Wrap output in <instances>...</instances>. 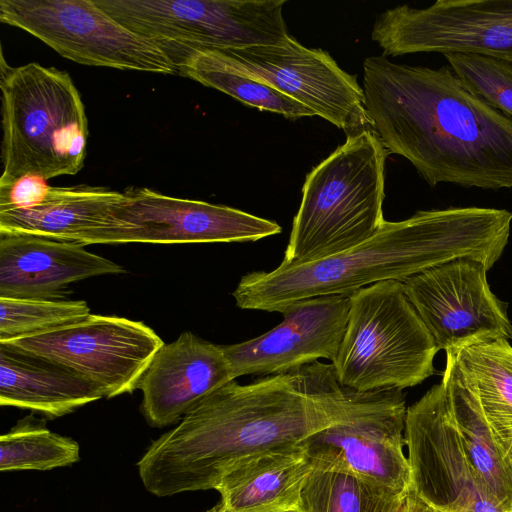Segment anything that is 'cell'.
I'll return each instance as SVG.
<instances>
[{
  "label": "cell",
  "mask_w": 512,
  "mask_h": 512,
  "mask_svg": "<svg viewBox=\"0 0 512 512\" xmlns=\"http://www.w3.org/2000/svg\"><path fill=\"white\" fill-rule=\"evenodd\" d=\"M372 395L343 387L332 363L319 361L245 385L232 380L149 445L137 462L140 479L157 497L215 489L241 460L345 422Z\"/></svg>",
  "instance_id": "cell-1"
},
{
  "label": "cell",
  "mask_w": 512,
  "mask_h": 512,
  "mask_svg": "<svg viewBox=\"0 0 512 512\" xmlns=\"http://www.w3.org/2000/svg\"><path fill=\"white\" fill-rule=\"evenodd\" d=\"M362 89L385 148L406 158L430 186L512 188V117L470 91L451 67L370 56Z\"/></svg>",
  "instance_id": "cell-2"
},
{
  "label": "cell",
  "mask_w": 512,
  "mask_h": 512,
  "mask_svg": "<svg viewBox=\"0 0 512 512\" xmlns=\"http://www.w3.org/2000/svg\"><path fill=\"white\" fill-rule=\"evenodd\" d=\"M512 212L485 207L422 210L383 223L368 240L316 261L245 274L232 296L244 310L281 312L303 299L350 295L388 280L403 282L458 258L489 270L508 243Z\"/></svg>",
  "instance_id": "cell-3"
},
{
  "label": "cell",
  "mask_w": 512,
  "mask_h": 512,
  "mask_svg": "<svg viewBox=\"0 0 512 512\" xmlns=\"http://www.w3.org/2000/svg\"><path fill=\"white\" fill-rule=\"evenodd\" d=\"M373 129L349 135L307 175L281 266L316 261L374 236L385 222V162Z\"/></svg>",
  "instance_id": "cell-4"
},
{
  "label": "cell",
  "mask_w": 512,
  "mask_h": 512,
  "mask_svg": "<svg viewBox=\"0 0 512 512\" xmlns=\"http://www.w3.org/2000/svg\"><path fill=\"white\" fill-rule=\"evenodd\" d=\"M1 67L0 187L29 174L46 180L77 174L84 165L89 129L70 75L35 62Z\"/></svg>",
  "instance_id": "cell-5"
},
{
  "label": "cell",
  "mask_w": 512,
  "mask_h": 512,
  "mask_svg": "<svg viewBox=\"0 0 512 512\" xmlns=\"http://www.w3.org/2000/svg\"><path fill=\"white\" fill-rule=\"evenodd\" d=\"M349 297L347 327L332 362L343 387L359 393L403 390L434 374L439 350L402 282L381 281Z\"/></svg>",
  "instance_id": "cell-6"
},
{
  "label": "cell",
  "mask_w": 512,
  "mask_h": 512,
  "mask_svg": "<svg viewBox=\"0 0 512 512\" xmlns=\"http://www.w3.org/2000/svg\"><path fill=\"white\" fill-rule=\"evenodd\" d=\"M174 61L192 51L281 45L286 0H94Z\"/></svg>",
  "instance_id": "cell-7"
},
{
  "label": "cell",
  "mask_w": 512,
  "mask_h": 512,
  "mask_svg": "<svg viewBox=\"0 0 512 512\" xmlns=\"http://www.w3.org/2000/svg\"><path fill=\"white\" fill-rule=\"evenodd\" d=\"M0 21L79 64L179 74L160 46L125 27L94 0H0Z\"/></svg>",
  "instance_id": "cell-8"
},
{
  "label": "cell",
  "mask_w": 512,
  "mask_h": 512,
  "mask_svg": "<svg viewBox=\"0 0 512 512\" xmlns=\"http://www.w3.org/2000/svg\"><path fill=\"white\" fill-rule=\"evenodd\" d=\"M210 51L235 71L298 101L347 136L373 129L357 77L341 69L323 49L307 48L288 35L281 45Z\"/></svg>",
  "instance_id": "cell-9"
},
{
  "label": "cell",
  "mask_w": 512,
  "mask_h": 512,
  "mask_svg": "<svg viewBox=\"0 0 512 512\" xmlns=\"http://www.w3.org/2000/svg\"><path fill=\"white\" fill-rule=\"evenodd\" d=\"M0 344L60 364L113 398L138 389L164 342L142 322L90 314L72 325Z\"/></svg>",
  "instance_id": "cell-10"
},
{
  "label": "cell",
  "mask_w": 512,
  "mask_h": 512,
  "mask_svg": "<svg viewBox=\"0 0 512 512\" xmlns=\"http://www.w3.org/2000/svg\"><path fill=\"white\" fill-rule=\"evenodd\" d=\"M281 231L276 222L236 208L129 188L107 224L84 245L245 242Z\"/></svg>",
  "instance_id": "cell-11"
},
{
  "label": "cell",
  "mask_w": 512,
  "mask_h": 512,
  "mask_svg": "<svg viewBox=\"0 0 512 512\" xmlns=\"http://www.w3.org/2000/svg\"><path fill=\"white\" fill-rule=\"evenodd\" d=\"M371 38L382 56L474 53L512 62V0H438L379 14Z\"/></svg>",
  "instance_id": "cell-12"
},
{
  "label": "cell",
  "mask_w": 512,
  "mask_h": 512,
  "mask_svg": "<svg viewBox=\"0 0 512 512\" xmlns=\"http://www.w3.org/2000/svg\"><path fill=\"white\" fill-rule=\"evenodd\" d=\"M406 411L402 390L375 391L351 419L321 429L299 445L313 468L349 473L404 497L412 490L403 450Z\"/></svg>",
  "instance_id": "cell-13"
},
{
  "label": "cell",
  "mask_w": 512,
  "mask_h": 512,
  "mask_svg": "<svg viewBox=\"0 0 512 512\" xmlns=\"http://www.w3.org/2000/svg\"><path fill=\"white\" fill-rule=\"evenodd\" d=\"M404 439L412 489L425 503L448 512H503L463 450L442 382L407 408Z\"/></svg>",
  "instance_id": "cell-14"
},
{
  "label": "cell",
  "mask_w": 512,
  "mask_h": 512,
  "mask_svg": "<svg viewBox=\"0 0 512 512\" xmlns=\"http://www.w3.org/2000/svg\"><path fill=\"white\" fill-rule=\"evenodd\" d=\"M487 271L479 260L458 258L402 282L438 350L456 352L487 340H512L507 304L491 291Z\"/></svg>",
  "instance_id": "cell-15"
},
{
  "label": "cell",
  "mask_w": 512,
  "mask_h": 512,
  "mask_svg": "<svg viewBox=\"0 0 512 512\" xmlns=\"http://www.w3.org/2000/svg\"><path fill=\"white\" fill-rule=\"evenodd\" d=\"M349 310V295L318 296L288 305L280 312L283 321L268 332L222 345L234 378L283 374L322 358L333 362Z\"/></svg>",
  "instance_id": "cell-16"
},
{
  "label": "cell",
  "mask_w": 512,
  "mask_h": 512,
  "mask_svg": "<svg viewBox=\"0 0 512 512\" xmlns=\"http://www.w3.org/2000/svg\"><path fill=\"white\" fill-rule=\"evenodd\" d=\"M235 380L222 345L183 332L157 351L138 389L140 410L151 427L172 425L204 397Z\"/></svg>",
  "instance_id": "cell-17"
},
{
  "label": "cell",
  "mask_w": 512,
  "mask_h": 512,
  "mask_svg": "<svg viewBox=\"0 0 512 512\" xmlns=\"http://www.w3.org/2000/svg\"><path fill=\"white\" fill-rule=\"evenodd\" d=\"M84 247L31 234L0 233V297L62 300L73 282L126 272Z\"/></svg>",
  "instance_id": "cell-18"
},
{
  "label": "cell",
  "mask_w": 512,
  "mask_h": 512,
  "mask_svg": "<svg viewBox=\"0 0 512 512\" xmlns=\"http://www.w3.org/2000/svg\"><path fill=\"white\" fill-rule=\"evenodd\" d=\"M313 467L303 448L276 447L231 467L215 490L222 512H296Z\"/></svg>",
  "instance_id": "cell-19"
},
{
  "label": "cell",
  "mask_w": 512,
  "mask_h": 512,
  "mask_svg": "<svg viewBox=\"0 0 512 512\" xmlns=\"http://www.w3.org/2000/svg\"><path fill=\"white\" fill-rule=\"evenodd\" d=\"M104 397L80 374L47 359L0 344V404L55 419Z\"/></svg>",
  "instance_id": "cell-20"
},
{
  "label": "cell",
  "mask_w": 512,
  "mask_h": 512,
  "mask_svg": "<svg viewBox=\"0 0 512 512\" xmlns=\"http://www.w3.org/2000/svg\"><path fill=\"white\" fill-rule=\"evenodd\" d=\"M123 199L124 192L105 187L52 186L38 205L0 211V233H24L83 244L107 224Z\"/></svg>",
  "instance_id": "cell-21"
},
{
  "label": "cell",
  "mask_w": 512,
  "mask_h": 512,
  "mask_svg": "<svg viewBox=\"0 0 512 512\" xmlns=\"http://www.w3.org/2000/svg\"><path fill=\"white\" fill-rule=\"evenodd\" d=\"M442 383L463 450L503 512H512V461L497 444L452 351L446 352Z\"/></svg>",
  "instance_id": "cell-22"
},
{
  "label": "cell",
  "mask_w": 512,
  "mask_h": 512,
  "mask_svg": "<svg viewBox=\"0 0 512 512\" xmlns=\"http://www.w3.org/2000/svg\"><path fill=\"white\" fill-rule=\"evenodd\" d=\"M453 353L497 444L512 461V346L506 339H495Z\"/></svg>",
  "instance_id": "cell-23"
},
{
  "label": "cell",
  "mask_w": 512,
  "mask_h": 512,
  "mask_svg": "<svg viewBox=\"0 0 512 512\" xmlns=\"http://www.w3.org/2000/svg\"><path fill=\"white\" fill-rule=\"evenodd\" d=\"M179 74L219 90L245 105L288 119L314 112L270 85L245 76L219 60L210 50L192 51L175 60Z\"/></svg>",
  "instance_id": "cell-24"
},
{
  "label": "cell",
  "mask_w": 512,
  "mask_h": 512,
  "mask_svg": "<svg viewBox=\"0 0 512 512\" xmlns=\"http://www.w3.org/2000/svg\"><path fill=\"white\" fill-rule=\"evenodd\" d=\"M404 497L349 473L313 468L296 512H395Z\"/></svg>",
  "instance_id": "cell-25"
},
{
  "label": "cell",
  "mask_w": 512,
  "mask_h": 512,
  "mask_svg": "<svg viewBox=\"0 0 512 512\" xmlns=\"http://www.w3.org/2000/svg\"><path fill=\"white\" fill-rule=\"evenodd\" d=\"M80 460V446L72 438L52 432L46 421L33 415L0 437V471H48Z\"/></svg>",
  "instance_id": "cell-26"
},
{
  "label": "cell",
  "mask_w": 512,
  "mask_h": 512,
  "mask_svg": "<svg viewBox=\"0 0 512 512\" xmlns=\"http://www.w3.org/2000/svg\"><path fill=\"white\" fill-rule=\"evenodd\" d=\"M90 314L84 300L0 297V343L66 327Z\"/></svg>",
  "instance_id": "cell-27"
},
{
  "label": "cell",
  "mask_w": 512,
  "mask_h": 512,
  "mask_svg": "<svg viewBox=\"0 0 512 512\" xmlns=\"http://www.w3.org/2000/svg\"><path fill=\"white\" fill-rule=\"evenodd\" d=\"M444 56L470 91L512 117L511 61L474 53H447Z\"/></svg>",
  "instance_id": "cell-28"
},
{
  "label": "cell",
  "mask_w": 512,
  "mask_h": 512,
  "mask_svg": "<svg viewBox=\"0 0 512 512\" xmlns=\"http://www.w3.org/2000/svg\"><path fill=\"white\" fill-rule=\"evenodd\" d=\"M52 186L37 175L22 176L7 186L0 187V211L24 209L43 202Z\"/></svg>",
  "instance_id": "cell-29"
},
{
  "label": "cell",
  "mask_w": 512,
  "mask_h": 512,
  "mask_svg": "<svg viewBox=\"0 0 512 512\" xmlns=\"http://www.w3.org/2000/svg\"><path fill=\"white\" fill-rule=\"evenodd\" d=\"M395 512H425V502L412 489L402 499Z\"/></svg>",
  "instance_id": "cell-30"
},
{
  "label": "cell",
  "mask_w": 512,
  "mask_h": 512,
  "mask_svg": "<svg viewBox=\"0 0 512 512\" xmlns=\"http://www.w3.org/2000/svg\"><path fill=\"white\" fill-rule=\"evenodd\" d=\"M425 512H448V511L432 507V506L428 505L427 503H425Z\"/></svg>",
  "instance_id": "cell-31"
},
{
  "label": "cell",
  "mask_w": 512,
  "mask_h": 512,
  "mask_svg": "<svg viewBox=\"0 0 512 512\" xmlns=\"http://www.w3.org/2000/svg\"><path fill=\"white\" fill-rule=\"evenodd\" d=\"M206 512H222L221 511V506L220 504L218 503L217 505H215L214 507H212L211 509L207 510Z\"/></svg>",
  "instance_id": "cell-32"
}]
</instances>
